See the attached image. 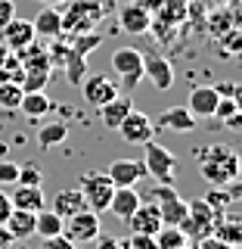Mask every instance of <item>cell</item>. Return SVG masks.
Returning <instances> with one entry per match:
<instances>
[{
	"label": "cell",
	"instance_id": "60d3db41",
	"mask_svg": "<svg viewBox=\"0 0 242 249\" xmlns=\"http://www.w3.org/2000/svg\"><path fill=\"white\" fill-rule=\"evenodd\" d=\"M214 90H217V97H239V90H236V84H230V81H227V84H217V88H214Z\"/></svg>",
	"mask_w": 242,
	"mask_h": 249
},
{
	"label": "cell",
	"instance_id": "603a6c76",
	"mask_svg": "<svg viewBox=\"0 0 242 249\" xmlns=\"http://www.w3.org/2000/svg\"><path fill=\"white\" fill-rule=\"evenodd\" d=\"M6 231L13 233V240H28L34 237V212H25V209H13L10 215H6Z\"/></svg>",
	"mask_w": 242,
	"mask_h": 249
},
{
	"label": "cell",
	"instance_id": "f35d334b",
	"mask_svg": "<svg viewBox=\"0 0 242 249\" xmlns=\"http://www.w3.org/2000/svg\"><path fill=\"white\" fill-rule=\"evenodd\" d=\"M97 249H124V243L118 237H103V233H99V237H97Z\"/></svg>",
	"mask_w": 242,
	"mask_h": 249
},
{
	"label": "cell",
	"instance_id": "52a82bcc",
	"mask_svg": "<svg viewBox=\"0 0 242 249\" xmlns=\"http://www.w3.org/2000/svg\"><path fill=\"white\" fill-rule=\"evenodd\" d=\"M143 146H146V159H143L146 175L155 178L159 184H171L174 181V171H177V156L171 153L168 146L155 143V140H149V143H143Z\"/></svg>",
	"mask_w": 242,
	"mask_h": 249
},
{
	"label": "cell",
	"instance_id": "8d00e7d4",
	"mask_svg": "<svg viewBox=\"0 0 242 249\" xmlns=\"http://www.w3.org/2000/svg\"><path fill=\"white\" fill-rule=\"evenodd\" d=\"M37 249H78V246L72 243V240H65V237L59 233V237H50V240H44V243L37 246Z\"/></svg>",
	"mask_w": 242,
	"mask_h": 249
},
{
	"label": "cell",
	"instance_id": "ffe728a7",
	"mask_svg": "<svg viewBox=\"0 0 242 249\" xmlns=\"http://www.w3.org/2000/svg\"><path fill=\"white\" fill-rule=\"evenodd\" d=\"M31 25H34V35H41V37H59L62 35V13L56 6H41V13L31 19Z\"/></svg>",
	"mask_w": 242,
	"mask_h": 249
},
{
	"label": "cell",
	"instance_id": "836d02e7",
	"mask_svg": "<svg viewBox=\"0 0 242 249\" xmlns=\"http://www.w3.org/2000/svg\"><path fill=\"white\" fill-rule=\"evenodd\" d=\"M239 112V97H221L217 100V106H214V115L221 122H227L230 115H236Z\"/></svg>",
	"mask_w": 242,
	"mask_h": 249
},
{
	"label": "cell",
	"instance_id": "5bb4252c",
	"mask_svg": "<svg viewBox=\"0 0 242 249\" xmlns=\"http://www.w3.org/2000/svg\"><path fill=\"white\" fill-rule=\"evenodd\" d=\"M128 224H130V233H149V237H155L165 221H161V212L155 202H140L137 212L128 218Z\"/></svg>",
	"mask_w": 242,
	"mask_h": 249
},
{
	"label": "cell",
	"instance_id": "8fae6325",
	"mask_svg": "<svg viewBox=\"0 0 242 249\" xmlns=\"http://www.w3.org/2000/svg\"><path fill=\"white\" fill-rule=\"evenodd\" d=\"M118 134L124 137V143H149L152 134H155V124L146 112H137V109H130L128 115H124V122L118 124Z\"/></svg>",
	"mask_w": 242,
	"mask_h": 249
},
{
	"label": "cell",
	"instance_id": "4fadbf2b",
	"mask_svg": "<svg viewBox=\"0 0 242 249\" xmlns=\"http://www.w3.org/2000/svg\"><path fill=\"white\" fill-rule=\"evenodd\" d=\"M143 75L152 81L155 90H171V84H174V66L161 53H146L143 56Z\"/></svg>",
	"mask_w": 242,
	"mask_h": 249
},
{
	"label": "cell",
	"instance_id": "6da1fadb",
	"mask_svg": "<svg viewBox=\"0 0 242 249\" xmlns=\"http://www.w3.org/2000/svg\"><path fill=\"white\" fill-rule=\"evenodd\" d=\"M196 162H199L202 181L208 187H227V184H236V178H239V153L227 143L202 146Z\"/></svg>",
	"mask_w": 242,
	"mask_h": 249
},
{
	"label": "cell",
	"instance_id": "2e32d148",
	"mask_svg": "<svg viewBox=\"0 0 242 249\" xmlns=\"http://www.w3.org/2000/svg\"><path fill=\"white\" fill-rule=\"evenodd\" d=\"M118 25L128 31V35H143V31H149V25H152V16L143 3H128V6L118 10Z\"/></svg>",
	"mask_w": 242,
	"mask_h": 249
},
{
	"label": "cell",
	"instance_id": "30bf717a",
	"mask_svg": "<svg viewBox=\"0 0 242 249\" xmlns=\"http://www.w3.org/2000/svg\"><path fill=\"white\" fill-rule=\"evenodd\" d=\"M34 25H31V19H22V16H13L10 22H6L3 28H0V44L6 47L10 53H19L25 50L28 44H34Z\"/></svg>",
	"mask_w": 242,
	"mask_h": 249
},
{
	"label": "cell",
	"instance_id": "d590c367",
	"mask_svg": "<svg viewBox=\"0 0 242 249\" xmlns=\"http://www.w3.org/2000/svg\"><path fill=\"white\" fill-rule=\"evenodd\" d=\"M16 178H19V165L16 162H0V187H13Z\"/></svg>",
	"mask_w": 242,
	"mask_h": 249
},
{
	"label": "cell",
	"instance_id": "5b68a950",
	"mask_svg": "<svg viewBox=\"0 0 242 249\" xmlns=\"http://www.w3.org/2000/svg\"><path fill=\"white\" fill-rule=\"evenodd\" d=\"M112 69L118 72V81L124 90H134L143 81V53L137 47H115L112 50Z\"/></svg>",
	"mask_w": 242,
	"mask_h": 249
},
{
	"label": "cell",
	"instance_id": "7bdbcfd3",
	"mask_svg": "<svg viewBox=\"0 0 242 249\" xmlns=\"http://www.w3.org/2000/svg\"><path fill=\"white\" fill-rule=\"evenodd\" d=\"M224 128H230V131H239V128H242V112L230 115V119H227V124H224Z\"/></svg>",
	"mask_w": 242,
	"mask_h": 249
},
{
	"label": "cell",
	"instance_id": "277c9868",
	"mask_svg": "<svg viewBox=\"0 0 242 249\" xmlns=\"http://www.w3.org/2000/svg\"><path fill=\"white\" fill-rule=\"evenodd\" d=\"M81 196L87 202L90 212H109V202H112V193H115V184L109 181L106 171H84L81 175Z\"/></svg>",
	"mask_w": 242,
	"mask_h": 249
},
{
	"label": "cell",
	"instance_id": "d6a6232c",
	"mask_svg": "<svg viewBox=\"0 0 242 249\" xmlns=\"http://www.w3.org/2000/svg\"><path fill=\"white\" fill-rule=\"evenodd\" d=\"M22 97H25V90H22V84H13V81L0 84V106H3V109H19Z\"/></svg>",
	"mask_w": 242,
	"mask_h": 249
},
{
	"label": "cell",
	"instance_id": "e0dca14e",
	"mask_svg": "<svg viewBox=\"0 0 242 249\" xmlns=\"http://www.w3.org/2000/svg\"><path fill=\"white\" fill-rule=\"evenodd\" d=\"M140 202H143V196L137 193V187H115L112 202H109V212L115 218H121V221H128V218L137 212Z\"/></svg>",
	"mask_w": 242,
	"mask_h": 249
},
{
	"label": "cell",
	"instance_id": "7a4b0ae2",
	"mask_svg": "<svg viewBox=\"0 0 242 249\" xmlns=\"http://www.w3.org/2000/svg\"><path fill=\"white\" fill-rule=\"evenodd\" d=\"M106 6L103 0H68V10L62 13V35L75 37L84 31H93L103 22Z\"/></svg>",
	"mask_w": 242,
	"mask_h": 249
},
{
	"label": "cell",
	"instance_id": "f1b7e54d",
	"mask_svg": "<svg viewBox=\"0 0 242 249\" xmlns=\"http://www.w3.org/2000/svg\"><path fill=\"white\" fill-rule=\"evenodd\" d=\"M186 233L177 228V224H161L159 233H155V246L159 249H186Z\"/></svg>",
	"mask_w": 242,
	"mask_h": 249
},
{
	"label": "cell",
	"instance_id": "d6986e66",
	"mask_svg": "<svg viewBox=\"0 0 242 249\" xmlns=\"http://www.w3.org/2000/svg\"><path fill=\"white\" fill-rule=\"evenodd\" d=\"M134 109V100L128 97V93H118V97H112L106 106H99V119H103V124L106 128H118V124L124 122V115Z\"/></svg>",
	"mask_w": 242,
	"mask_h": 249
},
{
	"label": "cell",
	"instance_id": "74e56055",
	"mask_svg": "<svg viewBox=\"0 0 242 249\" xmlns=\"http://www.w3.org/2000/svg\"><path fill=\"white\" fill-rule=\"evenodd\" d=\"M13 16H16V3L13 0H0V28H3Z\"/></svg>",
	"mask_w": 242,
	"mask_h": 249
},
{
	"label": "cell",
	"instance_id": "ee69618b",
	"mask_svg": "<svg viewBox=\"0 0 242 249\" xmlns=\"http://www.w3.org/2000/svg\"><path fill=\"white\" fill-rule=\"evenodd\" d=\"M6 56H10V50H6V47L0 44V66H3V62H6Z\"/></svg>",
	"mask_w": 242,
	"mask_h": 249
},
{
	"label": "cell",
	"instance_id": "7c38bea8",
	"mask_svg": "<svg viewBox=\"0 0 242 249\" xmlns=\"http://www.w3.org/2000/svg\"><path fill=\"white\" fill-rule=\"evenodd\" d=\"M106 175L115 187H137L146 178V165L140 159H115L106 168Z\"/></svg>",
	"mask_w": 242,
	"mask_h": 249
},
{
	"label": "cell",
	"instance_id": "f6af8a7d",
	"mask_svg": "<svg viewBox=\"0 0 242 249\" xmlns=\"http://www.w3.org/2000/svg\"><path fill=\"white\" fill-rule=\"evenodd\" d=\"M47 6H56V3H68V0H44Z\"/></svg>",
	"mask_w": 242,
	"mask_h": 249
},
{
	"label": "cell",
	"instance_id": "9c48e42d",
	"mask_svg": "<svg viewBox=\"0 0 242 249\" xmlns=\"http://www.w3.org/2000/svg\"><path fill=\"white\" fill-rule=\"evenodd\" d=\"M78 88H81L84 100H87L90 106H97V109L106 106L112 97H118V84H115L109 75H99V72H87V75L81 78V84H78Z\"/></svg>",
	"mask_w": 242,
	"mask_h": 249
},
{
	"label": "cell",
	"instance_id": "83f0119b",
	"mask_svg": "<svg viewBox=\"0 0 242 249\" xmlns=\"http://www.w3.org/2000/svg\"><path fill=\"white\" fill-rule=\"evenodd\" d=\"M211 237H217V240H221V243H227V246H239V243H242L239 218H221V215H217V221H214V231H211Z\"/></svg>",
	"mask_w": 242,
	"mask_h": 249
},
{
	"label": "cell",
	"instance_id": "1f68e13d",
	"mask_svg": "<svg viewBox=\"0 0 242 249\" xmlns=\"http://www.w3.org/2000/svg\"><path fill=\"white\" fill-rule=\"evenodd\" d=\"M22 78H25V69H22V62L16 59V53L6 56V62L0 66V84L13 81V84H22Z\"/></svg>",
	"mask_w": 242,
	"mask_h": 249
},
{
	"label": "cell",
	"instance_id": "9a60e30c",
	"mask_svg": "<svg viewBox=\"0 0 242 249\" xmlns=\"http://www.w3.org/2000/svg\"><path fill=\"white\" fill-rule=\"evenodd\" d=\"M217 90L202 84V88H193L190 97H186V109H190L193 119H214V106H217Z\"/></svg>",
	"mask_w": 242,
	"mask_h": 249
},
{
	"label": "cell",
	"instance_id": "3957f363",
	"mask_svg": "<svg viewBox=\"0 0 242 249\" xmlns=\"http://www.w3.org/2000/svg\"><path fill=\"white\" fill-rule=\"evenodd\" d=\"M217 215H221V212H214L205 199H193V202H186V218L177 224V228L186 233V240H196V243H202V240L211 237Z\"/></svg>",
	"mask_w": 242,
	"mask_h": 249
},
{
	"label": "cell",
	"instance_id": "ba28073f",
	"mask_svg": "<svg viewBox=\"0 0 242 249\" xmlns=\"http://www.w3.org/2000/svg\"><path fill=\"white\" fill-rule=\"evenodd\" d=\"M152 202L159 206L161 221H165V224H180L186 218V199L171 184H159V187H155V190H152Z\"/></svg>",
	"mask_w": 242,
	"mask_h": 249
},
{
	"label": "cell",
	"instance_id": "f546056e",
	"mask_svg": "<svg viewBox=\"0 0 242 249\" xmlns=\"http://www.w3.org/2000/svg\"><path fill=\"white\" fill-rule=\"evenodd\" d=\"M236 193H239V190H236V184H230V190H224V187H211V190H208L202 199H205L208 206L214 209V212H224V209H230V206H233Z\"/></svg>",
	"mask_w": 242,
	"mask_h": 249
},
{
	"label": "cell",
	"instance_id": "4316f807",
	"mask_svg": "<svg viewBox=\"0 0 242 249\" xmlns=\"http://www.w3.org/2000/svg\"><path fill=\"white\" fill-rule=\"evenodd\" d=\"M65 137H68V124L65 122H44L41 131H37V143H41V150H53V146H59Z\"/></svg>",
	"mask_w": 242,
	"mask_h": 249
},
{
	"label": "cell",
	"instance_id": "4dcf8cb0",
	"mask_svg": "<svg viewBox=\"0 0 242 249\" xmlns=\"http://www.w3.org/2000/svg\"><path fill=\"white\" fill-rule=\"evenodd\" d=\"M16 184L22 187H44V171L37 162H25V165H19V178H16Z\"/></svg>",
	"mask_w": 242,
	"mask_h": 249
},
{
	"label": "cell",
	"instance_id": "7402d4cb",
	"mask_svg": "<svg viewBox=\"0 0 242 249\" xmlns=\"http://www.w3.org/2000/svg\"><path fill=\"white\" fill-rule=\"evenodd\" d=\"M13 187H16L10 193L13 209H25V212H41L44 209V190L41 187H22V184H13Z\"/></svg>",
	"mask_w": 242,
	"mask_h": 249
},
{
	"label": "cell",
	"instance_id": "ab89813d",
	"mask_svg": "<svg viewBox=\"0 0 242 249\" xmlns=\"http://www.w3.org/2000/svg\"><path fill=\"white\" fill-rule=\"evenodd\" d=\"M13 212V202H10V193H3V187H0V224L6 221V215Z\"/></svg>",
	"mask_w": 242,
	"mask_h": 249
},
{
	"label": "cell",
	"instance_id": "44dd1931",
	"mask_svg": "<svg viewBox=\"0 0 242 249\" xmlns=\"http://www.w3.org/2000/svg\"><path fill=\"white\" fill-rule=\"evenodd\" d=\"M50 209L62 218V221H65V218L84 212V209H87V202H84L81 190H59L56 196H53V206H50Z\"/></svg>",
	"mask_w": 242,
	"mask_h": 249
},
{
	"label": "cell",
	"instance_id": "b9f144b4",
	"mask_svg": "<svg viewBox=\"0 0 242 249\" xmlns=\"http://www.w3.org/2000/svg\"><path fill=\"white\" fill-rule=\"evenodd\" d=\"M13 246V233L6 231V224H0V249H10Z\"/></svg>",
	"mask_w": 242,
	"mask_h": 249
},
{
	"label": "cell",
	"instance_id": "8992f818",
	"mask_svg": "<svg viewBox=\"0 0 242 249\" xmlns=\"http://www.w3.org/2000/svg\"><path fill=\"white\" fill-rule=\"evenodd\" d=\"M99 233H103L99 215H97V212H90V209H84V212H78V215H72V218H65V221H62V237L72 240L75 246L93 243Z\"/></svg>",
	"mask_w": 242,
	"mask_h": 249
},
{
	"label": "cell",
	"instance_id": "484cf974",
	"mask_svg": "<svg viewBox=\"0 0 242 249\" xmlns=\"http://www.w3.org/2000/svg\"><path fill=\"white\" fill-rule=\"evenodd\" d=\"M50 69H53V62H37V66H25L22 90H25V93L44 90V88H47V81H50Z\"/></svg>",
	"mask_w": 242,
	"mask_h": 249
},
{
	"label": "cell",
	"instance_id": "e575fe53",
	"mask_svg": "<svg viewBox=\"0 0 242 249\" xmlns=\"http://www.w3.org/2000/svg\"><path fill=\"white\" fill-rule=\"evenodd\" d=\"M124 249H159V246H155V237H149V233H130L124 240Z\"/></svg>",
	"mask_w": 242,
	"mask_h": 249
},
{
	"label": "cell",
	"instance_id": "d4e9b609",
	"mask_svg": "<svg viewBox=\"0 0 242 249\" xmlns=\"http://www.w3.org/2000/svg\"><path fill=\"white\" fill-rule=\"evenodd\" d=\"M50 97H47L44 90H34V93H25L22 97V103H19V109H22V115H28V119H34V122H41L47 112H50Z\"/></svg>",
	"mask_w": 242,
	"mask_h": 249
},
{
	"label": "cell",
	"instance_id": "cb8c5ba5",
	"mask_svg": "<svg viewBox=\"0 0 242 249\" xmlns=\"http://www.w3.org/2000/svg\"><path fill=\"white\" fill-rule=\"evenodd\" d=\"M34 233L41 240L59 237V233H62V218L53 212V209H41V212H34Z\"/></svg>",
	"mask_w": 242,
	"mask_h": 249
},
{
	"label": "cell",
	"instance_id": "ac0fdd59",
	"mask_svg": "<svg viewBox=\"0 0 242 249\" xmlns=\"http://www.w3.org/2000/svg\"><path fill=\"white\" fill-rule=\"evenodd\" d=\"M152 124H155V128H165V131L186 134V131L196 128V119L190 115V109H186V106H171V109H165V112H161Z\"/></svg>",
	"mask_w": 242,
	"mask_h": 249
},
{
	"label": "cell",
	"instance_id": "bcb514c9",
	"mask_svg": "<svg viewBox=\"0 0 242 249\" xmlns=\"http://www.w3.org/2000/svg\"><path fill=\"white\" fill-rule=\"evenodd\" d=\"M19 249H28V246H22V243H19Z\"/></svg>",
	"mask_w": 242,
	"mask_h": 249
}]
</instances>
